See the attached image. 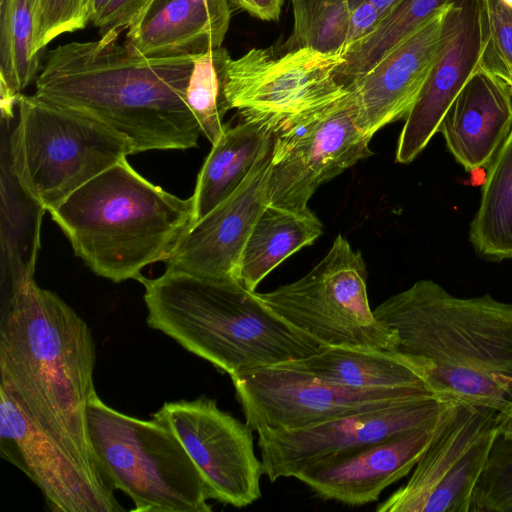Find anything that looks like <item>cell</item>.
Segmentation results:
<instances>
[{"instance_id": "cell-7", "label": "cell", "mask_w": 512, "mask_h": 512, "mask_svg": "<svg viewBox=\"0 0 512 512\" xmlns=\"http://www.w3.org/2000/svg\"><path fill=\"white\" fill-rule=\"evenodd\" d=\"M8 144L13 171L47 211L91 179L134 154L133 144L75 110L21 95Z\"/></svg>"}, {"instance_id": "cell-14", "label": "cell", "mask_w": 512, "mask_h": 512, "mask_svg": "<svg viewBox=\"0 0 512 512\" xmlns=\"http://www.w3.org/2000/svg\"><path fill=\"white\" fill-rule=\"evenodd\" d=\"M445 399L426 397L379 405L301 429L258 433L264 474L271 482L296 477L306 468L350 451L434 424Z\"/></svg>"}, {"instance_id": "cell-13", "label": "cell", "mask_w": 512, "mask_h": 512, "mask_svg": "<svg viewBox=\"0 0 512 512\" xmlns=\"http://www.w3.org/2000/svg\"><path fill=\"white\" fill-rule=\"evenodd\" d=\"M153 418L179 439L200 471L210 499L242 508L257 501L264 467L252 429L221 410L214 399L165 402Z\"/></svg>"}, {"instance_id": "cell-23", "label": "cell", "mask_w": 512, "mask_h": 512, "mask_svg": "<svg viewBox=\"0 0 512 512\" xmlns=\"http://www.w3.org/2000/svg\"><path fill=\"white\" fill-rule=\"evenodd\" d=\"M273 142V134L252 122L226 127L198 173L190 227L242 184Z\"/></svg>"}, {"instance_id": "cell-1", "label": "cell", "mask_w": 512, "mask_h": 512, "mask_svg": "<svg viewBox=\"0 0 512 512\" xmlns=\"http://www.w3.org/2000/svg\"><path fill=\"white\" fill-rule=\"evenodd\" d=\"M389 350L435 396L502 411L512 396V303L489 293L458 297L421 279L378 305Z\"/></svg>"}, {"instance_id": "cell-9", "label": "cell", "mask_w": 512, "mask_h": 512, "mask_svg": "<svg viewBox=\"0 0 512 512\" xmlns=\"http://www.w3.org/2000/svg\"><path fill=\"white\" fill-rule=\"evenodd\" d=\"M344 62L343 51L252 48L227 62L223 108L225 112L236 109L240 120L258 124L275 136L349 92L337 76Z\"/></svg>"}, {"instance_id": "cell-33", "label": "cell", "mask_w": 512, "mask_h": 512, "mask_svg": "<svg viewBox=\"0 0 512 512\" xmlns=\"http://www.w3.org/2000/svg\"><path fill=\"white\" fill-rule=\"evenodd\" d=\"M486 34L480 66L502 81L512 75V9L485 0Z\"/></svg>"}, {"instance_id": "cell-17", "label": "cell", "mask_w": 512, "mask_h": 512, "mask_svg": "<svg viewBox=\"0 0 512 512\" xmlns=\"http://www.w3.org/2000/svg\"><path fill=\"white\" fill-rule=\"evenodd\" d=\"M271 153L272 148L232 194L186 231L166 261V269L205 279L238 281L244 246L269 205Z\"/></svg>"}, {"instance_id": "cell-27", "label": "cell", "mask_w": 512, "mask_h": 512, "mask_svg": "<svg viewBox=\"0 0 512 512\" xmlns=\"http://www.w3.org/2000/svg\"><path fill=\"white\" fill-rule=\"evenodd\" d=\"M35 0H0L1 116L14 118L22 91L36 78L39 56L33 51Z\"/></svg>"}, {"instance_id": "cell-21", "label": "cell", "mask_w": 512, "mask_h": 512, "mask_svg": "<svg viewBox=\"0 0 512 512\" xmlns=\"http://www.w3.org/2000/svg\"><path fill=\"white\" fill-rule=\"evenodd\" d=\"M230 18L228 0H154L123 46L147 58L203 54L221 47Z\"/></svg>"}, {"instance_id": "cell-11", "label": "cell", "mask_w": 512, "mask_h": 512, "mask_svg": "<svg viewBox=\"0 0 512 512\" xmlns=\"http://www.w3.org/2000/svg\"><path fill=\"white\" fill-rule=\"evenodd\" d=\"M246 423L253 431L291 430L395 402L437 397L429 389L354 390L326 383L290 362L230 376Z\"/></svg>"}, {"instance_id": "cell-22", "label": "cell", "mask_w": 512, "mask_h": 512, "mask_svg": "<svg viewBox=\"0 0 512 512\" xmlns=\"http://www.w3.org/2000/svg\"><path fill=\"white\" fill-rule=\"evenodd\" d=\"M11 120L1 117V301L34 279L41 223L47 211L24 189L13 171L8 144Z\"/></svg>"}, {"instance_id": "cell-37", "label": "cell", "mask_w": 512, "mask_h": 512, "mask_svg": "<svg viewBox=\"0 0 512 512\" xmlns=\"http://www.w3.org/2000/svg\"><path fill=\"white\" fill-rule=\"evenodd\" d=\"M110 0H89L88 14L89 22L93 23L104 10Z\"/></svg>"}, {"instance_id": "cell-19", "label": "cell", "mask_w": 512, "mask_h": 512, "mask_svg": "<svg viewBox=\"0 0 512 512\" xmlns=\"http://www.w3.org/2000/svg\"><path fill=\"white\" fill-rule=\"evenodd\" d=\"M438 420L432 425L327 457L295 478L323 499L354 506L374 502L388 486L416 466Z\"/></svg>"}, {"instance_id": "cell-34", "label": "cell", "mask_w": 512, "mask_h": 512, "mask_svg": "<svg viewBox=\"0 0 512 512\" xmlns=\"http://www.w3.org/2000/svg\"><path fill=\"white\" fill-rule=\"evenodd\" d=\"M154 0H110L93 22L101 39L117 40L119 34L134 27Z\"/></svg>"}, {"instance_id": "cell-26", "label": "cell", "mask_w": 512, "mask_h": 512, "mask_svg": "<svg viewBox=\"0 0 512 512\" xmlns=\"http://www.w3.org/2000/svg\"><path fill=\"white\" fill-rule=\"evenodd\" d=\"M469 241L483 258L512 259V130L486 168Z\"/></svg>"}, {"instance_id": "cell-25", "label": "cell", "mask_w": 512, "mask_h": 512, "mask_svg": "<svg viewBox=\"0 0 512 512\" xmlns=\"http://www.w3.org/2000/svg\"><path fill=\"white\" fill-rule=\"evenodd\" d=\"M322 223L311 211L301 213L268 205L244 246L237 280L248 290L258 284L280 263L322 234Z\"/></svg>"}, {"instance_id": "cell-4", "label": "cell", "mask_w": 512, "mask_h": 512, "mask_svg": "<svg viewBox=\"0 0 512 512\" xmlns=\"http://www.w3.org/2000/svg\"><path fill=\"white\" fill-rule=\"evenodd\" d=\"M147 324L230 376L307 357L321 348L274 314L236 280H211L166 269L138 280Z\"/></svg>"}, {"instance_id": "cell-15", "label": "cell", "mask_w": 512, "mask_h": 512, "mask_svg": "<svg viewBox=\"0 0 512 512\" xmlns=\"http://www.w3.org/2000/svg\"><path fill=\"white\" fill-rule=\"evenodd\" d=\"M0 456L19 468L54 512H120L114 488L39 426L0 386Z\"/></svg>"}, {"instance_id": "cell-36", "label": "cell", "mask_w": 512, "mask_h": 512, "mask_svg": "<svg viewBox=\"0 0 512 512\" xmlns=\"http://www.w3.org/2000/svg\"><path fill=\"white\" fill-rule=\"evenodd\" d=\"M500 431L512 434V396L505 408L498 413Z\"/></svg>"}, {"instance_id": "cell-12", "label": "cell", "mask_w": 512, "mask_h": 512, "mask_svg": "<svg viewBox=\"0 0 512 512\" xmlns=\"http://www.w3.org/2000/svg\"><path fill=\"white\" fill-rule=\"evenodd\" d=\"M371 138L356 123L350 91L281 131L274 136L271 153L269 205L294 212L311 211L308 202L323 183L372 154Z\"/></svg>"}, {"instance_id": "cell-35", "label": "cell", "mask_w": 512, "mask_h": 512, "mask_svg": "<svg viewBox=\"0 0 512 512\" xmlns=\"http://www.w3.org/2000/svg\"><path fill=\"white\" fill-rule=\"evenodd\" d=\"M238 7L264 21H276L284 0H233Z\"/></svg>"}, {"instance_id": "cell-2", "label": "cell", "mask_w": 512, "mask_h": 512, "mask_svg": "<svg viewBox=\"0 0 512 512\" xmlns=\"http://www.w3.org/2000/svg\"><path fill=\"white\" fill-rule=\"evenodd\" d=\"M195 57L137 56L101 38L71 42L49 52L34 95L125 136L134 154L186 150L201 134L187 102Z\"/></svg>"}, {"instance_id": "cell-39", "label": "cell", "mask_w": 512, "mask_h": 512, "mask_svg": "<svg viewBox=\"0 0 512 512\" xmlns=\"http://www.w3.org/2000/svg\"><path fill=\"white\" fill-rule=\"evenodd\" d=\"M504 82L509 86L510 91L512 93V75L508 77Z\"/></svg>"}, {"instance_id": "cell-3", "label": "cell", "mask_w": 512, "mask_h": 512, "mask_svg": "<svg viewBox=\"0 0 512 512\" xmlns=\"http://www.w3.org/2000/svg\"><path fill=\"white\" fill-rule=\"evenodd\" d=\"M95 362L87 323L34 279L1 301L0 386L85 467L104 477L86 419L87 404L96 393Z\"/></svg>"}, {"instance_id": "cell-38", "label": "cell", "mask_w": 512, "mask_h": 512, "mask_svg": "<svg viewBox=\"0 0 512 512\" xmlns=\"http://www.w3.org/2000/svg\"><path fill=\"white\" fill-rule=\"evenodd\" d=\"M362 1L372 3L378 10L381 17L396 0H350L351 8H353Z\"/></svg>"}, {"instance_id": "cell-6", "label": "cell", "mask_w": 512, "mask_h": 512, "mask_svg": "<svg viewBox=\"0 0 512 512\" xmlns=\"http://www.w3.org/2000/svg\"><path fill=\"white\" fill-rule=\"evenodd\" d=\"M96 464L137 512H209L207 485L175 434L156 419L115 410L95 393L86 407Z\"/></svg>"}, {"instance_id": "cell-5", "label": "cell", "mask_w": 512, "mask_h": 512, "mask_svg": "<svg viewBox=\"0 0 512 512\" xmlns=\"http://www.w3.org/2000/svg\"><path fill=\"white\" fill-rule=\"evenodd\" d=\"M48 212L75 255L118 283L170 258L191 225L193 199L154 185L125 158Z\"/></svg>"}, {"instance_id": "cell-40", "label": "cell", "mask_w": 512, "mask_h": 512, "mask_svg": "<svg viewBox=\"0 0 512 512\" xmlns=\"http://www.w3.org/2000/svg\"><path fill=\"white\" fill-rule=\"evenodd\" d=\"M508 8L512 9V0H501Z\"/></svg>"}, {"instance_id": "cell-41", "label": "cell", "mask_w": 512, "mask_h": 512, "mask_svg": "<svg viewBox=\"0 0 512 512\" xmlns=\"http://www.w3.org/2000/svg\"><path fill=\"white\" fill-rule=\"evenodd\" d=\"M511 512H512V510H511Z\"/></svg>"}, {"instance_id": "cell-31", "label": "cell", "mask_w": 512, "mask_h": 512, "mask_svg": "<svg viewBox=\"0 0 512 512\" xmlns=\"http://www.w3.org/2000/svg\"><path fill=\"white\" fill-rule=\"evenodd\" d=\"M512 434L499 432L473 494L471 512H511Z\"/></svg>"}, {"instance_id": "cell-30", "label": "cell", "mask_w": 512, "mask_h": 512, "mask_svg": "<svg viewBox=\"0 0 512 512\" xmlns=\"http://www.w3.org/2000/svg\"><path fill=\"white\" fill-rule=\"evenodd\" d=\"M230 55L219 47L195 57L194 67L187 89V102L200 129L209 142L215 144L224 134L226 127L222 119L223 78Z\"/></svg>"}, {"instance_id": "cell-20", "label": "cell", "mask_w": 512, "mask_h": 512, "mask_svg": "<svg viewBox=\"0 0 512 512\" xmlns=\"http://www.w3.org/2000/svg\"><path fill=\"white\" fill-rule=\"evenodd\" d=\"M512 130V93L481 66L466 82L438 128L447 149L469 173L486 169Z\"/></svg>"}, {"instance_id": "cell-10", "label": "cell", "mask_w": 512, "mask_h": 512, "mask_svg": "<svg viewBox=\"0 0 512 512\" xmlns=\"http://www.w3.org/2000/svg\"><path fill=\"white\" fill-rule=\"evenodd\" d=\"M498 411L446 400L410 479L377 512H471L473 494L500 432Z\"/></svg>"}, {"instance_id": "cell-8", "label": "cell", "mask_w": 512, "mask_h": 512, "mask_svg": "<svg viewBox=\"0 0 512 512\" xmlns=\"http://www.w3.org/2000/svg\"><path fill=\"white\" fill-rule=\"evenodd\" d=\"M366 265L339 234L325 257L300 279L257 297L278 317L320 348L389 351L394 334L370 308Z\"/></svg>"}, {"instance_id": "cell-18", "label": "cell", "mask_w": 512, "mask_h": 512, "mask_svg": "<svg viewBox=\"0 0 512 512\" xmlns=\"http://www.w3.org/2000/svg\"><path fill=\"white\" fill-rule=\"evenodd\" d=\"M445 8L347 85L356 123L367 135L410 112L436 58Z\"/></svg>"}, {"instance_id": "cell-29", "label": "cell", "mask_w": 512, "mask_h": 512, "mask_svg": "<svg viewBox=\"0 0 512 512\" xmlns=\"http://www.w3.org/2000/svg\"><path fill=\"white\" fill-rule=\"evenodd\" d=\"M293 28L278 52L311 48L345 52L351 26L350 0H291Z\"/></svg>"}, {"instance_id": "cell-16", "label": "cell", "mask_w": 512, "mask_h": 512, "mask_svg": "<svg viewBox=\"0 0 512 512\" xmlns=\"http://www.w3.org/2000/svg\"><path fill=\"white\" fill-rule=\"evenodd\" d=\"M485 34V0H452L445 8L439 49L405 118L396 162H412L438 132L448 108L480 67Z\"/></svg>"}, {"instance_id": "cell-24", "label": "cell", "mask_w": 512, "mask_h": 512, "mask_svg": "<svg viewBox=\"0 0 512 512\" xmlns=\"http://www.w3.org/2000/svg\"><path fill=\"white\" fill-rule=\"evenodd\" d=\"M288 362L326 383L343 388L429 389L410 365L387 350L323 347L307 357Z\"/></svg>"}, {"instance_id": "cell-28", "label": "cell", "mask_w": 512, "mask_h": 512, "mask_svg": "<svg viewBox=\"0 0 512 512\" xmlns=\"http://www.w3.org/2000/svg\"><path fill=\"white\" fill-rule=\"evenodd\" d=\"M451 1L396 0L369 32L346 47L337 72L340 82L347 87Z\"/></svg>"}, {"instance_id": "cell-32", "label": "cell", "mask_w": 512, "mask_h": 512, "mask_svg": "<svg viewBox=\"0 0 512 512\" xmlns=\"http://www.w3.org/2000/svg\"><path fill=\"white\" fill-rule=\"evenodd\" d=\"M89 0H35L33 51L40 52L63 33L84 28L89 22Z\"/></svg>"}]
</instances>
